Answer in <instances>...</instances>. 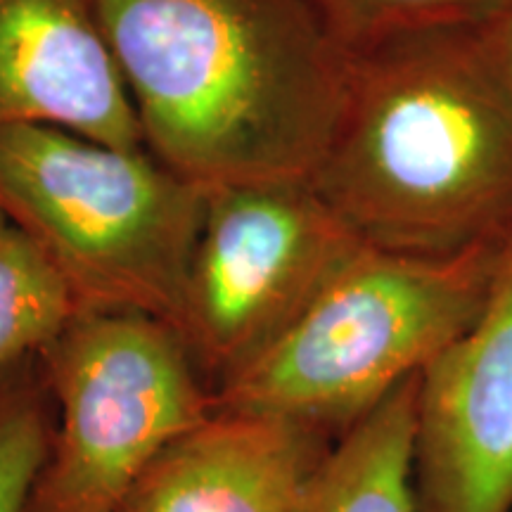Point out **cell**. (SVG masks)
<instances>
[{
  "instance_id": "1",
  "label": "cell",
  "mask_w": 512,
  "mask_h": 512,
  "mask_svg": "<svg viewBox=\"0 0 512 512\" xmlns=\"http://www.w3.org/2000/svg\"><path fill=\"white\" fill-rule=\"evenodd\" d=\"M145 150L202 188L311 178L349 55L304 0H88Z\"/></svg>"
},
{
  "instance_id": "2",
  "label": "cell",
  "mask_w": 512,
  "mask_h": 512,
  "mask_svg": "<svg viewBox=\"0 0 512 512\" xmlns=\"http://www.w3.org/2000/svg\"><path fill=\"white\" fill-rule=\"evenodd\" d=\"M311 183L384 252L444 259L512 245V105L470 27L349 57L342 117Z\"/></svg>"
},
{
  "instance_id": "3",
  "label": "cell",
  "mask_w": 512,
  "mask_h": 512,
  "mask_svg": "<svg viewBox=\"0 0 512 512\" xmlns=\"http://www.w3.org/2000/svg\"><path fill=\"white\" fill-rule=\"evenodd\" d=\"M510 247L432 259L366 245L292 328L216 384V411L280 415L339 441L477 323Z\"/></svg>"
},
{
  "instance_id": "4",
  "label": "cell",
  "mask_w": 512,
  "mask_h": 512,
  "mask_svg": "<svg viewBox=\"0 0 512 512\" xmlns=\"http://www.w3.org/2000/svg\"><path fill=\"white\" fill-rule=\"evenodd\" d=\"M0 207L53 259L81 311L176 325L207 188L145 147L22 124L0 128Z\"/></svg>"
},
{
  "instance_id": "5",
  "label": "cell",
  "mask_w": 512,
  "mask_h": 512,
  "mask_svg": "<svg viewBox=\"0 0 512 512\" xmlns=\"http://www.w3.org/2000/svg\"><path fill=\"white\" fill-rule=\"evenodd\" d=\"M57 427L29 512H117L147 465L216 411L174 325L79 311L41 356Z\"/></svg>"
},
{
  "instance_id": "6",
  "label": "cell",
  "mask_w": 512,
  "mask_h": 512,
  "mask_svg": "<svg viewBox=\"0 0 512 512\" xmlns=\"http://www.w3.org/2000/svg\"><path fill=\"white\" fill-rule=\"evenodd\" d=\"M366 247L311 178L216 185L176 325L216 384L271 347Z\"/></svg>"
},
{
  "instance_id": "7",
  "label": "cell",
  "mask_w": 512,
  "mask_h": 512,
  "mask_svg": "<svg viewBox=\"0 0 512 512\" xmlns=\"http://www.w3.org/2000/svg\"><path fill=\"white\" fill-rule=\"evenodd\" d=\"M415 512H512V247L489 304L420 373Z\"/></svg>"
},
{
  "instance_id": "8",
  "label": "cell",
  "mask_w": 512,
  "mask_h": 512,
  "mask_svg": "<svg viewBox=\"0 0 512 512\" xmlns=\"http://www.w3.org/2000/svg\"><path fill=\"white\" fill-rule=\"evenodd\" d=\"M22 124L145 147L88 0H0V128Z\"/></svg>"
},
{
  "instance_id": "9",
  "label": "cell",
  "mask_w": 512,
  "mask_h": 512,
  "mask_svg": "<svg viewBox=\"0 0 512 512\" xmlns=\"http://www.w3.org/2000/svg\"><path fill=\"white\" fill-rule=\"evenodd\" d=\"M335 444L280 415L214 411L147 465L117 512H297Z\"/></svg>"
},
{
  "instance_id": "10",
  "label": "cell",
  "mask_w": 512,
  "mask_h": 512,
  "mask_svg": "<svg viewBox=\"0 0 512 512\" xmlns=\"http://www.w3.org/2000/svg\"><path fill=\"white\" fill-rule=\"evenodd\" d=\"M420 373L332 446L297 512H415L413 432Z\"/></svg>"
},
{
  "instance_id": "11",
  "label": "cell",
  "mask_w": 512,
  "mask_h": 512,
  "mask_svg": "<svg viewBox=\"0 0 512 512\" xmlns=\"http://www.w3.org/2000/svg\"><path fill=\"white\" fill-rule=\"evenodd\" d=\"M79 311L60 268L0 207V382L41 356Z\"/></svg>"
},
{
  "instance_id": "12",
  "label": "cell",
  "mask_w": 512,
  "mask_h": 512,
  "mask_svg": "<svg viewBox=\"0 0 512 512\" xmlns=\"http://www.w3.org/2000/svg\"><path fill=\"white\" fill-rule=\"evenodd\" d=\"M339 50L349 57L394 36L425 29L477 27L505 0H304Z\"/></svg>"
},
{
  "instance_id": "13",
  "label": "cell",
  "mask_w": 512,
  "mask_h": 512,
  "mask_svg": "<svg viewBox=\"0 0 512 512\" xmlns=\"http://www.w3.org/2000/svg\"><path fill=\"white\" fill-rule=\"evenodd\" d=\"M48 448L50 427L43 394L17 368L0 382V512H29Z\"/></svg>"
},
{
  "instance_id": "14",
  "label": "cell",
  "mask_w": 512,
  "mask_h": 512,
  "mask_svg": "<svg viewBox=\"0 0 512 512\" xmlns=\"http://www.w3.org/2000/svg\"><path fill=\"white\" fill-rule=\"evenodd\" d=\"M470 34L486 72L512 105V0H505L503 8L482 24L470 27Z\"/></svg>"
}]
</instances>
